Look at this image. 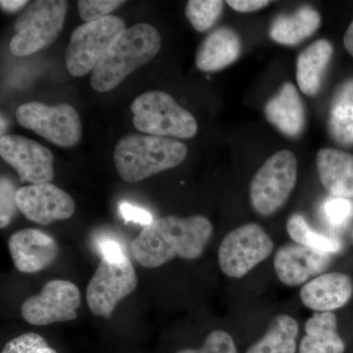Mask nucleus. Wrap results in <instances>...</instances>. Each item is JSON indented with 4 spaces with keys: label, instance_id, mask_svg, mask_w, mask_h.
Segmentation results:
<instances>
[{
    "label": "nucleus",
    "instance_id": "1",
    "mask_svg": "<svg viewBox=\"0 0 353 353\" xmlns=\"http://www.w3.org/2000/svg\"><path fill=\"white\" fill-rule=\"evenodd\" d=\"M212 234V224L204 216H164L138 234L132 253L141 266L150 269L174 259L194 260L201 256Z\"/></svg>",
    "mask_w": 353,
    "mask_h": 353
},
{
    "label": "nucleus",
    "instance_id": "2",
    "mask_svg": "<svg viewBox=\"0 0 353 353\" xmlns=\"http://www.w3.org/2000/svg\"><path fill=\"white\" fill-rule=\"evenodd\" d=\"M161 48V36L153 26L141 23L126 28L95 65L90 85L99 92L119 85L139 67L152 61Z\"/></svg>",
    "mask_w": 353,
    "mask_h": 353
},
{
    "label": "nucleus",
    "instance_id": "3",
    "mask_svg": "<svg viewBox=\"0 0 353 353\" xmlns=\"http://www.w3.org/2000/svg\"><path fill=\"white\" fill-rule=\"evenodd\" d=\"M187 155V145L176 139L129 134L116 145L114 164L123 180L136 183L175 168Z\"/></svg>",
    "mask_w": 353,
    "mask_h": 353
},
{
    "label": "nucleus",
    "instance_id": "4",
    "mask_svg": "<svg viewBox=\"0 0 353 353\" xmlns=\"http://www.w3.org/2000/svg\"><path fill=\"white\" fill-rule=\"evenodd\" d=\"M131 111L136 129L150 136L188 139L194 138L199 130L194 115L161 90L139 95L132 101Z\"/></svg>",
    "mask_w": 353,
    "mask_h": 353
},
{
    "label": "nucleus",
    "instance_id": "5",
    "mask_svg": "<svg viewBox=\"0 0 353 353\" xmlns=\"http://www.w3.org/2000/svg\"><path fill=\"white\" fill-rule=\"evenodd\" d=\"M68 3L64 0H37L32 2L16 21V34L9 50L15 57H29L48 48L63 29Z\"/></svg>",
    "mask_w": 353,
    "mask_h": 353
},
{
    "label": "nucleus",
    "instance_id": "6",
    "mask_svg": "<svg viewBox=\"0 0 353 353\" xmlns=\"http://www.w3.org/2000/svg\"><path fill=\"white\" fill-rule=\"evenodd\" d=\"M296 155L287 150L274 153L250 183V203L255 212L268 217L280 210L296 187Z\"/></svg>",
    "mask_w": 353,
    "mask_h": 353
},
{
    "label": "nucleus",
    "instance_id": "7",
    "mask_svg": "<svg viewBox=\"0 0 353 353\" xmlns=\"http://www.w3.org/2000/svg\"><path fill=\"white\" fill-rule=\"evenodd\" d=\"M273 250L270 236L256 223L236 228L223 239L219 246L218 262L221 271L229 278H243L268 259Z\"/></svg>",
    "mask_w": 353,
    "mask_h": 353
},
{
    "label": "nucleus",
    "instance_id": "8",
    "mask_svg": "<svg viewBox=\"0 0 353 353\" xmlns=\"http://www.w3.org/2000/svg\"><path fill=\"white\" fill-rule=\"evenodd\" d=\"M21 126L32 130L60 148H73L82 138V122L66 103L46 105L38 101L22 104L16 111Z\"/></svg>",
    "mask_w": 353,
    "mask_h": 353
},
{
    "label": "nucleus",
    "instance_id": "9",
    "mask_svg": "<svg viewBox=\"0 0 353 353\" xmlns=\"http://www.w3.org/2000/svg\"><path fill=\"white\" fill-rule=\"evenodd\" d=\"M125 29L124 21L112 15L77 28L65 55L69 73L82 77L92 71L114 39Z\"/></svg>",
    "mask_w": 353,
    "mask_h": 353
},
{
    "label": "nucleus",
    "instance_id": "10",
    "mask_svg": "<svg viewBox=\"0 0 353 353\" xmlns=\"http://www.w3.org/2000/svg\"><path fill=\"white\" fill-rule=\"evenodd\" d=\"M138 285V276L128 256L119 260L101 259L88 285L87 303L94 315L109 319L116 306Z\"/></svg>",
    "mask_w": 353,
    "mask_h": 353
},
{
    "label": "nucleus",
    "instance_id": "11",
    "mask_svg": "<svg viewBox=\"0 0 353 353\" xmlns=\"http://www.w3.org/2000/svg\"><path fill=\"white\" fill-rule=\"evenodd\" d=\"M81 305V292L74 283L52 280L38 294L26 299L21 306L25 321L34 326L73 321Z\"/></svg>",
    "mask_w": 353,
    "mask_h": 353
},
{
    "label": "nucleus",
    "instance_id": "12",
    "mask_svg": "<svg viewBox=\"0 0 353 353\" xmlns=\"http://www.w3.org/2000/svg\"><path fill=\"white\" fill-rule=\"evenodd\" d=\"M2 159L15 169L21 183L31 185L50 183L54 178L52 153L46 146L19 134L0 139Z\"/></svg>",
    "mask_w": 353,
    "mask_h": 353
},
{
    "label": "nucleus",
    "instance_id": "13",
    "mask_svg": "<svg viewBox=\"0 0 353 353\" xmlns=\"http://www.w3.org/2000/svg\"><path fill=\"white\" fill-rule=\"evenodd\" d=\"M18 209L37 224L48 226L74 215L76 203L65 190L51 183L25 185L16 194Z\"/></svg>",
    "mask_w": 353,
    "mask_h": 353
},
{
    "label": "nucleus",
    "instance_id": "14",
    "mask_svg": "<svg viewBox=\"0 0 353 353\" xmlns=\"http://www.w3.org/2000/svg\"><path fill=\"white\" fill-rule=\"evenodd\" d=\"M331 259L329 253L296 243H288L276 252L274 268L283 284L297 287L326 270Z\"/></svg>",
    "mask_w": 353,
    "mask_h": 353
},
{
    "label": "nucleus",
    "instance_id": "15",
    "mask_svg": "<svg viewBox=\"0 0 353 353\" xmlns=\"http://www.w3.org/2000/svg\"><path fill=\"white\" fill-rule=\"evenodd\" d=\"M8 246L16 268L26 274L44 270L59 255L57 241L50 234L36 229L16 232L9 239Z\"/></svg>",
    "mask_w": 353,
    "mask_h": 353
},
{
    "label": "nucleus",
    "instance_id": "16",
    "mask_svg": "<svg viewBox=\"0 0 353 353\" xmlns=\"http://www.w3.org/2000/svg\"><path fill=\"white\" fill-rule=\"evenodd\" d=\"M353 294V282L340 272L322 274L301 288V303L316 312H332L343 307Z\"/></svg>",
    "mask_w": 353,
    "mask_h": 353
},
{
    "label": "nucleus",
    "instance_id": "17",
    "mask_svg": "<svg viewBox=\"0 0 353 353\" xmlns=\"http://www.w3.org/2000/svg\"><path fill=\"white\" fill-rule=\"evenodd\" d=\"M264 115L287 138H299L305 128L306 113L296 85L290 82L283 83L265 103Z\"/></svg>",
    "mask_w": 353,
    "mask_h": 353
},
{
    "label": "nucleus",
    "instance_id": "18",
    "mask_svg": "<svg viewBox=\"0 0 353 353\" xmlns=\"http://www.w3.org/2000/svg\"><path fill=\"white\" fill-rule=\"evenodd\" d=\"M243 43L233 28L219 27L203 39L196 57L197 68L202 72H217L227 68L240 58Z\"/></svg>",
    "mask_w": 353,
    "mask_h": 353
},
{
    "label": "nucleus",
    "instance_id": "19",
    "mask_svg": "<svg viewBox=\"0 0 353 353\" xmlns=\"http://www.w3.org/2000/svg\"><path fill=\"white\" fill-rule=\"evenodd\" d=\"M320 182L333 196L353 199V155L350 153L322 148L316 157Z\"/></svg>",
    "mask_w": 353,
    "mask_h": 353
},
{
    "label": "nucleus",
    "instance_id": "20",
    "mask_svg": "<svg viewBox=\"0 0 353 353\" xmlns=\"http://www.w3.org/2000/svg\"><path fill=\"white\" fill-rule=\"evenodd\" d=\"M333 54V44L325 39L309 44L299 53L296 60V82L303 94L315 97L321 92Z\"/></svg>",
    "mask_w": 353,
    "mask_h": 353
},
{
    "label": "nucleus",
    "instance_id": "21",
    "mask_svg": "<svg viewBox=\"0 0 353 353\" xmlns=\"http://www.w3.org/2000/svg\"><path fill=\"white\" fill-rule=\"evenodd\" d=\"M321 22L320 13L314 7L306 4L292 13L280 14L274 18L269 36L272 41L282 46H297L315 34Z\"/></svg>",
    "mask_w": 353,
    "mask_h": 353
},
{
    "label": "nucleus",
    "instance_id": "22",
    "mask_svg": "<svg viewBox=\"0 0 353 353\" xmlns=\"http://www.w3.org/2000/svg\"><path fill=\"white\" fill-rule=\"evenodd\" d=\"M305 336L299 353H343L345 345L338 333V319L333 312H315L304 325Z\"/></svg>",
    "mask_w": 353,
    "mask_h": 353
},
{
    "label": "nucleus",
    "instance_id": "23",
    "mask_svg": "<svg viewBox=\"0 0 353 353\" xmlns=\"http://www.w3.org/2000/svg\"><path fill=\"white\" fill-rule=\"evenodd\" d=\"M327 130L334 143L353 145V78L343 81L334 90Z\"/></svg>",
    "mask_w": 353,
    "mask_h": 353
},
{
    "label": "nucleus",
    "instance_id": "24",
    "mask_svg": "<svg viewBox=\"0 0 353 353\" xmlns=\"http://www.w3.org/2000/svg\"><path fill=\"white\" fill-rule=\"evenodd\" d=\"M299 332V324L292 316H276L263 338L248 348L246 353H296Z\"/></svg>",
    "mask_w": 353,
    "mask_h": 353
},
{
    "label": "nucleus",
    "instance_id": "25",
    "mask_svg": "<svg viewBox=\"0 0 353 353\" xmlns=\"http://www.w3.org/2000/svg\"><path fill=\"white\" fill-rule=\"evenodd\" d=\"M287 231L290 238L299 245L308 246L320 252L333 254L340 252L341 243L336 239L318 233L309 226L307 221L301 214H292L287 222Z\"/></svg>",
    "mask_w": 353,
    "mask_h": 353
},
{
    "label": "nucleus",
    "instance_id": "26",
    "mask_svg": "<svg viewBox=\"0 0 353 353\" xmlns=\"http://www.w3.org/2000/svg\"><path fill=\"white\" fill-rule=\"evenodd\" d=\"M224 4L221 0H190L185 6V16L196 31L208 32L219 20Z\"/></svg>",
    "mask_w": 353,
    "mask_h": 353
},
{
    "label": "nucleus",
    "instance_id": "27",
    "mask_svg": "<svg viewBox=\"0 0 353 353\" xmlns=\"http://www.w3.org/2000/svg\"><path fill=\"white\" fill-rule=\"evenodd\" d=\"M1 353H58L41 334L25 333L8 341Z\"/></svg>",
    "mask_w": 353,
    "mask_h": 353
},
{
    "label": "nucleus",
    "instance_id": "28",
    "mask_svg": "<svg viewBox=\"0 0 353 353\" xmlns=\"http://www.w3.org/2000/svg\"><path fill=\"white\" fill-rule=\"evenodd\" d=\"M15 185L10 179L2 176L0 181V228L4 229L10 224L17 211V194Z\"/></svg>",
    "mask_w": 353,
    "mask_h": 353
},
{
    "label": "nucleus",
    "instance_id": "29",
    "mask_svg": "<svg viewBox=\"0 0 353 353\" xmlns=\"http://www.w3.org/2000/svg\"><path fill=\"white\" fill-rule=\"evenodd\" d=\"M124 3L125 1L121 0H80L78 1L79 13L85 22H92L108 17Z\"/></svg>",
    "mask_w": 353,
    "mask_h": 353
},
{
    "label": "nucleus",
    "instance_id": "30",
    "mask_svg": "<svg viewBox=\"0 0 353 353\" xmlns=\"http://www.w3.org/2000/svg\"><path fill=\"white\" fill-rule=\"evenodd\" d=\"M323 212L329 224L341 227L347 224L353 215V203L350 199L330 197L323 205Z\"/></svg>",
    "mask_w": 353,
    "mask_h": 353
},
{
    "label": "nucleus",
    "instance_id": "31",
    "mask_svg": "<svg viewBox=\"0 0 353 353\" xmlns=\"http://www.w3.org/2000/svg\"><path fill=\"white\" fill-rule=\"evenodd\" d=\"M201 350L206 353H238L231 334L222 330L211 332L206 336Z\"/></svg>",
    "mask_w": 353,
    "mask_h": 353
},
{
    "label": "nucleus",
    "instance_id": "32",
    "mask_svg": "<svg viewBox=\"0 0 353 353\" xmlns=\"http://www.w3.org/2000/svg\"><path fill=\"white\" fill-rule=\"evenodd\" d=\"M97 248L102 259L119 260L127 256L124 245L120 241L110 238L101 239L97 241Z\"/></svg>",
    "mask_w": 353,
    "mask_h": 353
},
{
    "label": "nucleus",
    "instance_id": "33",
    "mask_svg": "<svg viewBox=\"0 0 353 353\" xmlns=\"http://www.w3.org/2000/svg\"><path fill=\"white\" fill-rule=\"evenodd\" d=\"M121 214L127 222L138 223V224L148 226L153 222L152 215L145 209L137 208V206L132 205V204L124 203L121 204L120 206Z\"/></svg>",
    "mask_w": 353,
    "mask_h": 353
},
{
    "label": "nucleus",
    "instance_id": "34",
    "mask_svg": "<svg viewBox=\"0 0 353 353\" xmlns=\"http://www.w3.org/2000/svg\"><path fill=\"white\" fill-rule=\"evenodd\" d=\"M228 6L236 12L250 13L263 9L271 3L268 0H228Z\"/></svg>",
    "mask_w": 353,
    "mask_h": 353
},
{
    "label": "nucleus",
    "instance_id": "35",
    "mask_svg": "<svg viewBox=\"0 0 353 353\" xmlns=\"http://www.w3.org/2000/svg\"><path fill=\"white\" fill-rule=\"evenodd\" d=\"M27 4V0H1L0 1L2 10L8 13H16Z\"/></svg>",
    "mask_w": 353,
    "mask_h": 353
},
{
    "label": "nucleus",
    "instance_id": "36",
    "mask_svg": "<svg viewBox=\"0 0 353 353\" xmlns=\"http://www.w3.org/2000/svg\"><path fill=\"white\" fill-rule=\"evenodd\" d=\"M343 43H345V50L353 57V21L343 37Z\"/></svg>",
    "mask_w": 353,
    "mask_h": 353
},
{
    "label": "nucleus",
    "instance_id": "37",
    "mask_svg": "<svg viewBox=\"0 0 353 353\" xmlns=\"http://www.w3.org/2000/svg\"><path fill=\"white\" fill-rule=\"evenodd\" d=\"M176 353H206L204 352L203 350L201 348H185V350H180V352H178Z\"/></svg>",
    "mask_w": 353,
    "mask_h": 353
}]
</instances>
